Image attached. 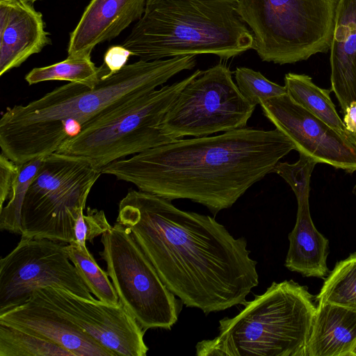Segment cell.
Instances as JSON below:
<instances>
[{"label": "cell", "instance_id": "obj_30", "mask_svg": "<svg viewBox=\"0 0 356 356\" xmlns=\"http://www.w3.org/2000/svg\"><path fill=\"white\" fill-rule=\"evenodd\" d=\"M131 52L122 45L109 47L104 56V63L109 70V74L120 71L127 65Z\"/></svg>", "mask_w": 356, "mask_h": 356}, {"label": "cell", "instance_id": "obj_28", "mask_svg": "<svg viewBox=\"0 0 356 356\" xmlns=\"http://www.w3.org/2000/svg\"><path fill=\"white\" fill-rule=\"evenodd\" d=\"M103 210L88 208L86 214L81 213L74 227L75 241L86 245V241L92 243L95 238L102 235L111 228Z\"/></svg>", "mask_w": 356, "mask_h": 356}, {"label": "cell", "instance_id": "obj_8", "mask_svg": "<svg viewBox=\"0 0 356 356\" xmlns=\"http://www.w3.org/2000/svg\"><path fill=\"white\" fill-rule=\"evenodd\" d=\"M88 159L58 152L43 156L21 209V236L70 243L90 191L102 175Z\"/></svg>", "mask_w": 356, "mask_h": 356}, {"label": "cell", "instance_id": "obj_16", "mask_svg": "<svg viewBox=\"0 0 356 356\" xmlns=\"http://www.w3.org/2000/svg\"><path fill=\"white\" fill-rule=\"evenodd\" d=\"M147 0H91L70 34L67 56L90 55L143 16Z\"/></svg>", "mask_w": 356, "mask_h": 356}, {"label": "cell", "instance_id": "obj_25", "mask_svg": "<svg viewBox=\"0 0 356 356\" xmlns=\"http://www.w3.org/2000/svg\"><path fill=\"white\" fill-rule=\"evenodd\" d=\"M43 157L19 165L18 176L7 204L0 209V229L21 235V209L26 192L38 171Z\"/></svg>", "mask_w": 356, "mask_h": 356}, {"label": "cell", "instance_id": "obj_13", "mask_svg": "<svg viewBox=\"0 0 356 356\" xmlns=\"http://www.w3.org/2000/svg\"><path fill=\"white\" fill-rule=\"evenodd\" d=\"M264 115L294 144L296 150L349 173L356 171V145L294 102L286 93L261 100Z\"/></svg>", "mask_w": 356, "mask_h": 356}, {"label": "cell", "instance_id": "obj_11", "mask_svg": "<svg viewBox=\"0 0 356 356\" xmlns=\"http://www.w3.org/2000/svg\"><path fill=\"white\" fill-rule=\"evenodd\" d=\"M22 236L0 259V312L26 302L38 289L54 286L92 300L88 287L68 257L65 245Z\"/></svg>", "mask_w": 356, "mask_h": 356}, {"label": "cell", "instance_id": "obj_23", "mask_svg": "<svg viewBox=\"0 0 356 356\" xmlns=\"http://www.w3.org/2000/svg\"><path fill=\"white\" fill-rule=\"evenodd\" d=\"M0 356H74L36 334L0 322Z\"/></svg>", "mask_w": 356, "mask_h": 356}, {"label": "cell", "instance_id": "obj_5", "mask_svg": "<svg viewBox=\"0 0 356 356\" xmlns=\"http://www.w3.org/2000/svg\"><path fill=\"white\" fill-rule=\"evenodd\" d=\"M219 321L218 334L195 346L198 356H305L316 311L307 288L293 280L273 282Z\"/></svg>", "mask_w": 356, "mask_h": 356}, {"label": "cell", "instance_id": "obj_20", "mask_svg": "<svg viewBox=\"0 0 356 356\" xmlns=\"http://www.w3.org/2000/svg\"><path fill=\"white\" fill-rule=\"evenodd\" d=\"M284 86L294 102L350 140L343 120L330 98V90L316 86L308 75L291 72L285 74Z\"/></svg>", "mask_w": 356, "mask_h": 356}, {"label": "cell", "instance_id": "obj_18", "mask_svg": "<svg viewBox=\"0 0 356 356\" xmlns=\"http://www.w3.org/2000/svg\"><path fill=\"white\" fill-rule=\"evenodd\" d=\"M309 195L296 197V221L289 234L285 266L305 277H324L328 274L329 241L316 228L309 211Z\"/></svg>", "mask_w": 356, "mask_h": 356}, {"label": "cell", "instance_id": "obj_19", "mask_svg": "<svg viewBox=\"0 0 356 356\" xmlns=\"http://www.w3.org/2000/svg\"><path fill=\"white\" fill-rule=\"evenodd\" d=\"M356 343V311L318 304L305 356H350Z\"/></svg>", "mask_w": 356, "mask_h": 356}, {"label": "cell", "instance_id": "obj_33", "mask_svg": "<svg viewBox=\"0 0 356 356\" xmlns=\"http://www.w3.org/2000/svg\"><path fill=\"white\" fill-rule=\"evenodd\" d=\"M23 1L30 3L31 4H33L35 1H39V0H23Z\"/></svg>", "mask_w": 356, "mask_h": 356}, {"label": "cell", "instance_id": "obj_17", "mask_svg": "<svg viewBox=\"0 0 356 356\" xmlns=\"http://www.w3.org/2000/svg\"><path fill=\"white\" fill-rule=\"evenodd\" d=\"M330 49L331 90L344 112L356 102V0H339Z\"/></svg>", "mask_w": 356, "mask_h": 356}, {"label": "cell", "instance_id": "obj_15", "mask_svg": "<svg viewBox=\"0 0 356 356\" xmlns=\"http://www.w3.org/2000/svg\"><path fill=\"white\" fill-rule=\"evenodd\" d=\"M42 15L23 0H0V76L51 44Z\"/></svg>", "mask_w": 356, "mask_h": 356}, {"label": "cell", "instance_id": "obj_26", "mask_svg": "<svg viewBox=\"0 0 356 356\" xmlns=\"http://www.w3.org/2000/svg\"><path fill=\"white\" fill-rule=\"evenodd\" d=\"M236 85L242 95L252 105L261 100L287 93L286 87L270 81L261 72L239 67L234 71Z\"/></svg>", "mask_w": 356, "mask_h": 356}, {"label": "cell", "instance_id": "obj_6", "mask_svg": "<svg viewBox=\"0 0 356 356\" xmlns=\"http://www.w3.org/2000/svg\"><path fill=\"white\" fill-rule=\"evenodd\" d=\"M202 72L132 98L86 123L56 152L88 159L97 169L176 140L160 124L181 91Z\"/></svg>", "mask_w": 356, "mask_h": 356}, {"label": "cell", "instance_id": "obj_9", "mask_svg": "<svg viewBox=\"0 0 356 356\" xmlns=\"http://www.w3.org/2000/svg\"><path fill=\"white\" fill-rule=\"evenodd\" d=\"M101 243L99 255L120 304L144 330H170L183 303L163 282L129 229L116 222L102 235Z\"/></svg>", "mask_w": 356, "mask_h": 356}, {"label": "cell", "instance_id": "obj_1", "mask_svg": "<svg viewBox=\"0 0 356 356\" xmlns=\"http://www.w3.org/2000/svg\"><path fill=\"white\" fill-rule=\"evenodd\" d=\"M116 222L129 229L163 282L186 307L206 314L223 311L243 305L259 284L246 239L234 238L213 217L132 190L120 202Z\"/></svg>", "mask_w": 356, "mask_h": 356}, {"label": "cell", "instance_id": "obj_14", "mask_svg": "<svg viewBox=\"0 0 356 356\" xmlns=\"http://www.w3.org/2000/svg\"><path fill=\"white\" fill-rule=\"evenodd\" d=\"M0 322L52 341L74 356H117L79 329L35 291L26 302L0 312Z\"/></svg>", "mask_w": 356, "mask_h": 356}, {"label": "cell", "instance_id": "obj_4", "mask_svg": "<svg viewBox=\"0 0 356 356\" xmlns=\"http://www.w3.org/2000/svg\"><path fill=\"white\" fill-rule=\"evenodd\" d=\"M238 0H147L122 43L143 60L213 54L229 59L254 49Z\"/></svg>", "mask_w": 356, "mask_h": 356}, {"label": "cell", "instance_id": "obj_29", "mask_svg": "<svg viewBox=\"0 0 356 356\" xmlns=\"http://www.w3.org/2000/svg\"><path fill=\"white\" fill-rule=\"evenodd\" d=\"M19 171V165L1 152L0 155V209L9 199Z\"/></svg>", "mask_w": 356, "mask_h": 356}, {"label": "cell", "instance_id": "obj_27", "mask_svg": "<svg viewBox=\"0 0 356 356\" xmlns=\"http://www.w3.org/2000/svg\"><path fill=\"white\" fill-rule=\"evenodd\" d=\"M299 154V159L295 163L279 161L273 170L289 184L296 197L309 194L312 173L318 163L308 156Z\"/></svg>", "mask_w": 356, "mask_h": 356}, {"label": "cell", "instance_id": "obj_31", "mask_svg": "<svg viewBox=\"0 0 356 356\" xmlns=\"http://www.w3.org/2000/svg\"><path fill=\"white\" fill-rule=\"evenodd\" d=\"M343 122L350 141L356 145V102H352L343 112Z\"/></svg>", "mask_w": 356, "mask_h": 356}, {"label": "cell", "instance_id": "obj_2", "mask_svg": "<svg viewBox=\"0 0 356 356\" xmlns=\"http://www.w3.org/2000/svg\"><path fill=\"white\" fill-rule=\"evenodd\" d=\"M293 149V142L277 129L244 127L178 139L115 161L101 172L170 201L200 204L215 216L232 207Z\"/></svg>", "mask_w": 356, "mask_h": 356}, {"label": "cell", "instance_id": "obj_12", "mask_svg": "<svg viewBox=\"0 0 356 356\" xmlns=\"http://www.w3.org/2000/svg\"><path fill=\"white\" fill-rule=\"evenodd\" d=\"M51 306L116 355L145 356L146 332L119 302L89 300L67 290L48 286L35 291Z\"/></svg>", "mask_w": 356, "mask_h": 356}, {"label": "cell", "instance_id": "obj_10", "mask_svg": "<svg viewBox=\"0 0 356 356\" xmlns=\"http://www.w3.org/2000/svg\"><path fill=\"white\" fill-rule=\"evenodd\" d=\"M255 107L241 93L229 68L218 63L181 91L159 127L175 140L208 136L246 127Z\"/></svg>", "mask_w": 356, "mask_h": 356}, {"label": "cell", "instance_id": "obj_21", "mask_svg": "<svg viewBox=\"0 0 356 356\" xmlns=\"http://www.w3.org/2000/svg\"><path fill=\"white\" fill-rule=\"evenodd\" d=\"M108 69L104 63L96 67L90 55L70 57L55 64L35 67L26 76L29 85L47 81H68L95 88Z\"/></svg>", "mask_w": 356, "mask_h": 356}, {"label": "cell", "instance_id": "obj_24", "mask_svg": "<svg viewBox=\"0 0 356 356\" xmlns=\"http://www.w3.org/2000/svg\"><path fill=\"white\" fill-rule=\"evenodd\" d=\"M68 257L76 267L91 293L106 303L112 305L119 304V298L115 287L104 271L97 264L86 245L73 241L65 245Z\"/></svg>", "mask_w": 356, "mask_h": 356}, {"label": "cell", "instance_id": "obj_32", "mask_svg": "<svg viewBox=\"0 0 356 356\" xmlns=\"http://www.w3.org/2000/svg\"><path fill=\"white\" fill-rule=\"evenodd\" d=\"M350 356H356V343L351 352Z\"/></svg>", "mask_w": 356, "mask_h": 356}, {"label": "cell", "instance_id": "obj_7", "mask_svg": "<svg viewBox=\"0 0 356 356\" xmlns=\"http://www.w3.org/2000/svg\"><path fill=\"white\" fill-rule=\"evenodd\" d=\"M339 0H238L262 61L291 64L330 47Z\"/></svg>", "mask_w": 356, "mask_h": 356}, {"label": "cell", "instance_id": "obj_3", "mask_svg": "<svg viewBox=\"0 0 356 356\" xmlns=\"http://www.w3.org/2000/svg\"><path fill=\"white\" fill-rule=\"evenodd\" d=\"M195 65L194 56L140 59L105 73L93 88L69 82L26 104L8 107L0 119L1 152L18 165L54 153L86 123Z\"/></svg>", "mask_w": 356, "mask_h": 356}, {"label": "cell", "instance_id": "obj_22", "mask_svg": "<svg viewBox=\"0 0 356 356\" xmlns=\"http://www.w3.org/2000/svg\"><path fill=\"white\" fill-rule=\"evenodd\" d=\"M316 300L318 304H332L356 311V252L336 264Z\"/></svg>", "mask_w": 356, "mask_h": 356}]
</instances>
